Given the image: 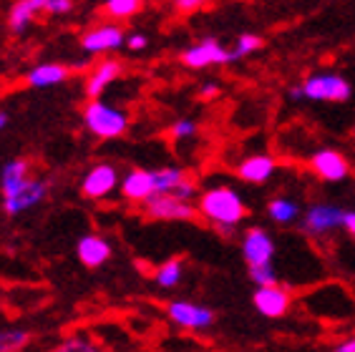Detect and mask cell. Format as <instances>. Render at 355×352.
Here are the masks:
<instances>
[{
  "label": "cell",
  "instance_id": "11",
  "mask_svg": "<svg viewBox=\"0 0 355 352\" xmlns=\"http://www.w3.org/2000/svg\"><path fill=\"white\" fill-rule=\"evenodd\" d=\"M310 169L318 179L322 182H343V179H348L350 174V164L348 159L340 154V151L335 149H320L315 151L313 159H310Z\"/></svg>",
  "mask_w": 355,
  "mask_h": 352
},
{
  "label": "cell",
  "instance_id": "24",
  "mask_svg": "<svg viewBox=\"0 0 355 352\" xmlns=\"http://www.w3.org/2000/svg\"><path fill=\"white\" fill-rule=\"evenodd\" d=\"M28 342H31L28 330H21V327L0 330V352H21L28 347Z\"/></svg>",
  "mask_w": 355,
  "mask_h": 352
},
{
  "label": "cell",
  "instance_id": "21",
  "mask_svg": "<svg viewBox=\"0 0 355 352\" xmlns=\"http://www.w3.org/2000/svg\"><path fill=\"white\" fill-rule=\"evenodd\" d=\"M302 206L290 197H275L267 204V217L275 224H295L300 219Z\"/></svg>",
  "mask_w": 355,
  "mask_h": 352
},
{
  "label": "cell",
  "instance_id": "8",
  "mask_svg": "<svg viewBox=\"0 0 355 352\" xmlns=\"http://www.w3.org/2000/svg\"><path fill=\"white\" fill-rule=\"evenodd\" d=\"M144 211L151 219H162V222H189L197 217V206L191 202L171 197V194H154L149 202L144 204Z\"/></svg>",
  "mask_w": 355,
  "mask_h": 352
},
{
  "label": "cell",
  "instance_id": "38",
  "mask_svg": "<svg viewBox=\"0 0 355 352\" xmlns=\"http://www.w3.org/2000/svg\"><path fill=\"white\" fill-rule=\"evenodd\" d=\"M8 123H10V116H8V111H0V131L6 129Z\"/></svg>",
  "mask_w": 355,
  "mask_h": 352
},
{
  "label": "cell",
  "instance_id": "15",
  "mask_svg": "<svg viewBox=\"0 0 355 352\" xmlns=\"http://www.w3.org/2000/svg\"><path fill=\"white\" fill-rule=\"evenodd\" d=\"M48 179H31L28 182V186L26 189L18 194V197H13V199H6L3 202V211H6L8 217H18V214H23V211H28V209H33V206H38V204L46 199V194H48Z\"/></svg>",
  "mask_w": 355,
  "mask_h": 352
},
{
  "label": "cell",
  "instance_id": "23",
  "mask_svg": "<svg viewBox=\"0 0 355 352\" xmlns=\"http://www.w3.org/2000/svg\"><path fill=\"white\" fill-rule=\"evenodd\" d=\"M182 277H184V264L177 257L159 267L157 274H154V282H157L159 287H164V290H171V287H177L179 282H182Z\"/></svg>",
  "mask_w": 355,
  "mask_h": 352
},
{
  "label": "cell",
  "instance_id": "28",
  "mask_svg": "<svg viewBox=\"0 0 355 352\" xmlns=\"http://www.w3.org/2000/svg\"><path fill=\"white\" fill-rule=\"evenodd\" d=\"M260 48H262V38H260V35H254V33H242V35L237 38V43H234L232 55H234V58H245V55L257 53Z\"/></svg>",
  "mask_w": 355,
  "mask_h": 352
},
{
  "label": "cell",
  "instance_id": "12",
  "mask_svg": "<svg viewBox=\"0 0 355 352\" xmlns=\"http://www.w3.org/2000/svg\"><path fill=\"white\" fill-rule=\"evenodd\" d=\"M252 305L262 317L277 319L287 315V310L293 305V297H290V292L282 290V287H267V290H254Z\"/></svg>",
  "mask_w": 355,
  "mask_h": 352
},
{
  "label": "cell",
  "instance_id": "36",
  "mask_svg": "<svg viewBox=\"0 0 355 352\" xmlns=\"http://www.w3.org/2000/svg\"><path fill=\"white\" fill-rule=\"evenodd\" d=\"M333 352H355V337H348V340H343V342H338V345L333 347Z\"/></svg>",
  "mask_w": 355,
  "mask_h": 352
},
{
  "label": "cell",
  "instance_id": "6",
  "mask_svg": "<svg viewBox=\"0 0 355 352\" xmlns=\"http://www.w3.org/2000/svg\"><path fill=\"white\" fill-rule=\"evenodd\" d=\"M166 315L174 325L184 327V330H209L217 322L214 310L199 302H189V299H171L166 305Z\"/></svg>",
  "mask_w": 355,
  "mask_h": 352
},
{
  "label": "cell",
  "instance_id": "26",
  "mask_svg": "<svg viewBox=\"0 0 355 352\" xmlns=\"http://www.w3.org/2000/svg\"><path fill=\"white\" fill-rule=\"evenodd\" d=\"M250 279H252V285L257 290H267V287H280L277 282V272H275L272 264H265V267H252L250 270Z\"/></svg>",
  "mask_w": 355,
  "mask_h": 352
},
{
  "label": "cell",
  "instance_id": "27",
  "mask_svg": "<svg viewBox=\"0 0 355 352\" xmlns=\"http://www.w3.org/2000/svg\"><path fill=\"white\" fill-rule=\"evenodd\" d=\"M51 352H101V350H98L89 337H83V335H71V337H66L63 342H58Z\"/></svg>",
  "mask_w": 355,
  "mask_h": 352
},
{
  "label": "cell",
  "instance_id": "29",
  "mask_svg": "<svg viewBox=\"0 0 355 352\" xmlns=\"http://www.w3.org/2000/svg\"><path fill=\"white\" fill-rule=\"evenodd\" d=\"M169 134L174 141H187V139H194L199 134V123L194 118H177L171 123Z\"/></svg>",
  "mask_w": 355,
  "mask_h": 352
},
{
  "label": "cell",
  "instance_id": "1",
  "mask_svg": "<svg viewBox=\"0 0 355 352\" xmlns=\"http://www.w3.org/2000/svg\"><path fill=\"white\" fill-rule=\"evenodd\" d=\"M197 214L205 217L207 222L217 227L219 234H232L234 227L242 224V219L247 217L245 199L239 197L232 186H212L199 194Z\"/></svg>",
  "mask_w": 355,
  "mask_h": 352
},
{
  "label": "cell",
  "instance_id": "37",
  "mask_svg": "<svg viewBox=\"0 0 355 352\" xmlns=\"http://www.w3.org/2000/svg\"><path fill=\"white\" fill-rule=\"evenodd\" d=\"M290 98H293V101H300V98H305V96H302V86L290 88Z\"/></svg>",
  "mask_w": 355,
  "mask_h": 352
},
{
  "label": "cell",
  "instance_id": "19",
  "mask_svg": "<svg viewBox=\"0 0 355 352\" xmlns=\"http://www.w3.org/2000/svg\"><path fill=\"white\" fill-rule=\"evenodd\" d=\"M73 68L63 66V63H38L26 73V86L28 88H51L63 83L71 76Z\"/></svg>",
  "mask_w": 355,
  "mask_h": 352
},
{
  "label": "cell",
  "instance_id": "33",
  "mask_svg": "<svg viewBox=\"0 0 355 352\" xmlns=\"http://www.w3.org/2000/svg\"><path fill=\"white\" fill-rule=\"evenodd\" d=\"M219 96V83H205V86L199 88V98H205V101H212Z\"/></svg>",
  "mask_w": 355,
  "mask_h": 352
},
{
  "label": "cell",
  "instance_id": "31",
  "mask_svg": "<svg viewBox=\"0 0 355 352\" xmlns=\"http://www.w3.org/2000/svg\"><path fill=\"white\" fill-rule=\"evenodd\" d=\"M123 46L129 48V51H134V53H139V51H144V48H149V35L141 33V30L129 33L126 35V41H123Z\"/></svg>",
  "mask_w": 355,
  "mask_h": 352
},
{
  "label": "cell",
  "instance_id": "30",
  "mask_svg": "<svg viewBox=\"0 0 355 352\" xmlns=\"http://www.w3.org/2000/svg\"><path fill=\"white\" fill-rule=\"evenodd\" d=\"M43 10L51 15H63L73 10V3L71 0H43Z\"/></svg>",
  "mask_w": 355,
  "mask_h": 352
},
{
  "label": "cell",
  "instance_id": "5",
  "mask_svg": "<svg viewBox=\"0 0 355 352\" xmlns=\"http://www.w3.org/2000/svg\"><path fill=\"white\" fill-rule=\"evenodd\" d=\"M343 219H345L343 206L328 202H315L302 211V229L308 231L310 237H325L330 231L340 229Z\"/></svg>",
  "mask_w": 355,
  "mask_h": 352
},
{
  "label": "cell",
  "instance_id": "32",
  "mask_svg": "<svg viewBox=\"0 0 355 352\" xmlns=\"http://www.w3.org/2000/svg\"><path fill=\"white\" fill-rule=\"evenodd\" d=\"M171 197H177L182 199V202H191V199L197 197V184L191 182V179H187V182L179 184V189L171 194Z\"/></svg>",
  "mask_w": 355,
  "mask_h": 352
},
{
  "label": "cell",
  "instance_id": "16",
  "mask_svg": "<svg viewBox=\"0 0 355 352\" xmlns=\"http://www.w3.org/2000/svg\"><path fill=\"white\" fill-rule=\"evenodd\" d=\"M76 257H78V262L83 267H89V270L103 267L111 257V244L101 234H83L76 242Z\"/></svg>",
  "mask_w": 355,
  "mask_h": 352
},
{
  "label": "cell",
  "instance_id": "22",
  "mask_svg": "<svg viewBox=\"0 0 355 352\" xmlns=\"http://www.w3.org/2000/svg\"><path fill=\"white\" fill-rule=\"evenodd\" d=\"M184 169L179 166H162V169L154 171V184H157V194H174L179 189V184L187 182Z\"/></svg>",
  "mask_w": 355,
  "mask_h": 352
},
{
  "label": "cell",
  "instance_id": "14",
  "mask_svg": "<svg viewBox=\"0 0 355 352\" xmlns=\"http://www.w3.org/2000/svg\"><path fill=\"white\" fill-rule=\"evenodd\" d=\"M31 179H33V176H31V164H28L26 159L8 161L6 166H3V171H0V194H3V202L18 197L28 186Z\"/></svg>",
  "mask_w": 355,
  "mask_h": 352
},
{
  "label": "cell",
  "instance_id": "7",
  "mask_svg": "<svg viewBox=\"0 0 355 352\" xmlns=\"http://www.w3.org/2000/svg\"><path fill=\"white\" fill-rule=\"evenodd\" d=\"M126 41V33L119 23H101V26H94L89 30H83L78 43H81V51L89 55H101L111 53V51H119Z\"/></svg>",
  "mask_w": 355,
  "mask_h": 352
},
{
  "label": "cell",
  "instance_id": "2",
  "mask_svg": "<svg viewBox=\"0 0 355 352\" xmlns=\"http://www.w3.org/2000/svg\"><path fill=\"white\" fill-rule=\"evenodd\" d=\"M83 123L96 139H119L129 129V114L98 98L83 106Z\"/></svg>",
  "mask_w": 355,
  "mask_h": 352
},
{
  "label": "cell",
  "instance_id": "13",
  "mask_svg": "<svg viewBox=\"0 0 355 352\" xmlns=\"http://www.w3.org/2000/svg\"><path fill=\"white\" fill-rule=\"evenodd\" d=\"M157 194V184H154V171L149 169H131L121 179V197L134 204H146Z\"/></svg>",
  "mask_w": 355,
  "mask_h": 352
},
{
  "label": "cell",
  "instance_id": "18",
  "mask_svg": "<svg viewBox=\"0 0 355 352\" xmlns=\"http://www.w3.org/2000/svg\"><path fill=\"white\" fill-rule=\"evenodd\" d=\"M121 71H123V66L116 58H103V61H98V66L91 71L89 81H86V96H89V101H98L101 94L106 91V86L116 81L119 76H121Z\"/></svg>",
  "mask_w": 355,
  "mask_h": 352
},
{
  "label": "cell",
  "instance_id": "10",
  "mask_svg": "<svg viewBox=\"0 0 355 352\" xmlns=\"http://www.w3.org/2000/svg\"><path fill=\"white\" fill-rule=\"evenodd\" d=\"M119 186V171L111 164H96L86 171L81 182V194L86 199H106Z\"/></svg>",
  "mask_w": 355,
  "mask_h": 352
},
{
  "label": "cell",
  "instance_id": "17",
  "mask_svg": "<svg viewBox=\"0 0 355 352\" xmlns=\"http://www.w3.org/2000/svg\"><path fill=\"white\" fill-rule=\"evenodd\" d=\"M277 171V161L270 154H252L237 164V176L247 184H267Z\"/></svg>",
  "mask_w": 355,
  "mask_h": 352
},
{
  "label": "cell",
  "instance_id": "34",
  "mask_svg": "<svg viewBox=\"0 0 355 352\" xmlns=\"http://www.w3.org/2000/svg\"><path fill=\"white\" fill-rule=\"evenodd\" d=\"M174 8H177V10H184V13H189V10H197V8H202V3H199V0H177V3H174Z\"/></svg>",
  "mask_w": 355,
  "mask_h": 352
},
{
  "label": "cell",
  "instance_id": "25",
  "mask_svg": "<svg viewBox=\"0 0 355 352\" xmlns=\"http://www.w3.org/2000/svg\"><path fill=\"white\" fill-rule=\"evenodd\" d=\"M141 10V0H106L103 3V13L109 18H116V21H123V18H131Z\"/></svg>",
  "mask_w": 355,
  "mask_h": 352
},
{
  "label": "cell",
  "instance_id": "3",
  "mask_svg": "<svg viewBox=\"0 0 355 352\" xmlns=\"http://www.w3.org/2000/svg\"><path fill=\"white\" fill-rule=\"evenodd\" d=\"M302 86V96L308 101H328V103H343L348 101L353 88L350 83L338 73H313L308 76Z\"/></svg>",
  "mask_w": 355,
  "mask_h": 352
},
{
  "label": "cell",
  "instance_id": "4",
  "mask_svg": "<svg viewBox=\"0 0 355 352\" xmlns=\"http://www.w3.org/2000/svg\"><path fill=\"white\" fill-rule=\"evenodd\" d=\"M179 61L184 63L187 68L191 71H202V68H209V66H225V63H232L234 55L230 48H225L217 38H202V41L191 43L189 48H184L182 53H179Z\"/></svg>",
  "mask_w": 355,
  "mask_h": 352
},
{
  "label": "cell",
  "instance_id": "20",
  "mask_svg": "<svg viewBox=\"0 0 355 352\" xmlns=\"http://www.w3.org/2000/svg\"><path fill=\"white\" fill-rule=\"evenodd\" d=\"M38 13H43V0H21L8 10V28L13 33H26Z\"/></svg>",
  "mask_w": 355,
  "mask_h": 352
},
{
  "label": "cell",
  "instance_id": "35",
  "mask_svg": "<svg viewBox=\"0 0 355 352\" xmlns=\"http://www.w3.org/2000/svg\"><path fill=\"white\" fill-rule=\"evenodd\" d=\"M343 229L348 231L350 237H355V211H345V219H343Z\"/></svg>",
  "mask_w": 355,
  "mask_h": 352
},
{
  "label": "cell",
  "instance_id": "9",
  "mask_svg": "<svg viewBox=\"0 0 355 352\" xmlns=\"http://www.w3.org/2000/svg\"><path fill=\"white\" fill-rule=\"evenodd\" d=\"M275 239L270 237V231L260 229V227H250L242 237V257L245 262L252 267H265V264H272L275 259Z\"/></svg>",
  "mask_w": 355,
  "mask_h": 352
}]
</instances>
